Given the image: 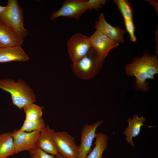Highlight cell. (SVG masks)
<instances>
[{
    "mask_svg": "<svg viewBox=\"0 0 158 158\" xmlns=\"http://www.w3.org/2000/svg\"><path fill=\"white\" fill-rule=\"evenodd\" d=\"M126 74L135 78V89L138 91L148 92V79L153 80L158 73V59L157 55L145 53L141 57H134L125 67Z\"/></svg>",
    "mask_w": 158,
    "mask_h": 158,
    "instance_id": "cell-1",
    "label": "cell"
},
{
    "mask_svg": "<svg viewBox=\"0 0 158 158\" xmlns=\"http://www.w3.org/2000/svg\"><path fill=\"white\" fill-rule=\"evenodd\" d=\"M0 88L10 93L13 103L20 109L36 101L32 90L21 79L16 82L8 78L0 79Z\"/></svg>",
    "mask_w": 158,
    "mask_h": 158,
    "instance_id": "cell-2",
    "label": "cell"
},
{
    "mask_svg": "<svg viewBox=\"0 0 158 158\" xmlns=\"http://www.w3.org/2000/svg\"><path fill=\"white\" fill-rule=\"evenodd\" d=\"M105 59L92 47L87 54L72 64V71L80 78L86 80L91 79L102 68Z\"/></svg>",
    "mask_w": 158,
    "mask_h": 158,
    "instance_id": "cell-3",
    "label": "cell"
},
{
    "mask_svg": "<svg viewBox=\"0 0 158 158\" xmlns=\"http://www.w3.org/2000/svg\"><path fill=\"white\" fill-rule=\"evenodd\" d=\"M7 9L0 13V21L14 30L22 39L28 34L23 26V11L16 0H9Z\"/></svg>",
    "mask_w": 158,
    "mask_h": 158,
    "instance_id": "cell-4",
    "label": "cell"
},
{
    "mask_svg": "<svg viewBox=\"0 0 158 158\" xmlns=\"http://www.w3.org/2000/svg\"><path fill=\"white\" fill-rule=\"evenodd\" d=\"M68 51L73 64L87 54L92 47L89 37L80 33L73 35L67 42Z\"/></svg>",
    "mask_w": 158,
    "mask_h": 158,
    "instance_id": "cell-5",
    "label": "cell"
},
{
    "mask_svg": "<svg viewBox=\"0 0 158 158\" xmlns=\"http://www.w3.org/2000/svg\"><path fill=\"white\" fill-rule=\"evenodd\" d=\"M54 137L59 154L66 158H77L79 146L73 137L66 132H55Z\"/></svg>",
    "mask_w": 158,
    "mask_h": 158,
    "instance_id": "cell-6",
    "label": "cell"
},
{
    "mask_svg": "<svg viewBox=\"0 0 158 158\" xmlns=\"http://www.w3.org/2000/svg\"><path fill=\"white\" fill-rule=\"evenodd\" d=\"M40 132L39 130L30 132H18L16 129L12 132L15 154L25 151L30 152L37 147Z\"/></svg>",
    "mask_w": 158,
    "mask_h": 158,
    "instance_id": "cell-7",
    "label": "cell"
},
{
    "mask_svg": "<svg viewBox=\"0 0 158 158\" xmlns=\"http://www.w3.org/2000/svg\"><path fill=\"white\" fill-rule=\"evenodd\" d=\"M86 1L68 0L63 1L61 7L57 11L52 13L50 19L54 20L60 16L75 18L78 20L87 10Z\"/></svg>",
    "mask_w": 158,
    "mask_h": 158,
    "instance_id": "cell-8",
    "label": "cell"
},
{
    "mask_svg": "<svg viewBox=\"0 0 158 158\" xmlns=\"http://www.w3.org/2000/svg\"><path fill=\"white\" fill-rule=\"evenodd\" d=\"M104 120L97 121L92 125L86 124L81 131L80 145L79 146L77 158H85L91 151L92 142L95 138L97 128Z\"/></svg>",
    "mask_w": 158,
    "mask_h": 158,
    "instance_id": "cell-9",
    "label": "cell"
},
{
    "mask_svg": "<svg viewBox=\"0 0 158 158\" xmlns=\"http://www.w3.org/2000/svg\"><path fill=\"white\" fill-rule=\"evenodd\" d=\"M95 28L113 41L118 43L124 42L125 30L118 26L114 27L109 24L103 13L100 14L98 20L96 21Z\"/></svg>",
    "mask_w": 158,
    "mask_h": 158,
    "instance_id": "cell-10",
    "label": "cell"
},
{
    "mask_svg": "<svg viewBox=\"0 0 158 158\" xmlns=\"http://www.w3.org/2000/svg\"><path fill=\"white\" fill-rule=\"evenodd\" d=\"M89 38L92 47L104 58L112 49L119 46L118 43L113 41L98 30Z\"/></svg>",
    "mask_w": 158,
    "mask_h": 158,
    "instance_id": "cell-11",
    "label": "cell"
},
{
    "mask_svg": "<svg viewBox=\"0 0 158 158\" xmlns=\"http://www.w3.org/2000/svg\"><path fill=\"white\" fill-rule=\"evenodd\" d=\"M55 131L48 124L41 131L37 143V147L45 152L55 156L59 154L57 150L54 135Z\"/></svg>",
    "mask_w": 158,
    "mask_h": 158,
    "instance_id": "cell-12",
    "label": "cell"
},
{
    "mask_svg": "<svg viewBox=\"0 0 158 158\" xmlns=\"http://www.w3.org/2000/svg\"><path fill=\"white\" fill-rule=\"evenodd\" d=\"M29 58L21 46H0V63L13 61H25Z\"/></svg>",
    "mask_w": 158,
    "mask_h": 158,
    "instance_id": "cell-13",
    "label": "cell"
},
{
    "mask_svg": "<svg viewBox=\"0 0 158 158\" xmlns=\"http://www.w3.org/2000/svg\"><path fill=\"white\" fill-rule=\"evenodd\" d=\"M23 39L20 37L12 29L0 21V46H21Z\"/></svg>",
    "mask_w": 158,
    "mask_h": 158,
    "instance_id": "cell-14",
    "label": "cell"
},
{
    "mask_svg": "<svg viewBox=\"0 0 158 158\" xmlns=\"http://www.w3.org/2000/svg\"><path fill=\"white\" fill-rule=\"evenodd\" d=\"M146 121L145 118L143 116L139 117L138 114L135 115L132 119L130 117L128 118L127 121L129 125L123 133L126 136V141L130 143L131 146H133L135 145L132 140V138L139 135L141 127L144 125L143 122Z\"/></svg>",
    "mask_w": 158,
    "mask_h": 158,
    "instance_id": "cell-15",
    "label": "cell"
},
{
    "mask_svg": "<svg viewBox=\"0 0 158 158\" xmlns=\"http://www.w3.org/2000/svg\"><path fill=\"white\" fill-rule=\"evenodd\" d=\"M15 154L12 132L0 133V158H7Z\"/></svg>",
    "mask_w": 158,
    "mask_h": 158,
    "instance_id": "cell-16",
    "label": "cell"
},
{
    "mask_svg": "<svg viewBox=\"0 0 158 158\" xmlns=\"http://www.w3.org/2000/svg\"><path fill=\"white\" fill-rule=\"evenodd\" d=\"M95 146L85 158H102L104 151L107 148L108 136L101 133H96Z\"/></svg>",
    "mask_w": 158,
    "mask_h": 158,
    "instance_id": "cell-17",
    "label": "cell"
},
{
    "mask_svg": "<svg viewBox=\"0 0 158 158\" xmlns=\"http://www.w3.org/2000/svg\"><path fill=\"white\" fill-rule=\"evenodd\" d=\"M43 108V107H40L34 103L26 106L23 108L25 114V120L32 121L40 119L42 118Z\"/></svg>",
    "mask_w": 158,
    "mask_h": 158,
    "instance_id": "cell-18",
    "label": "cell"
},
{
    "mask_svg": "<svg viewBox=\"0 0 158 158\" xmlns=\"http://www.w3.org/2000/svg\"><path fill=\"white\" fill-rule=\"evenodd\" d=\"M44 120L42 118L35 121H28L25 120L21 127L17 129L18 132L24 131L30 132L34 131L39 130L41 131L46 126Z\"/></svg>",
    "mask_w": 158,
    "mask_h": 158,
    "instance_id": "cell-19",
    "label": "cell"
},
{
    "mask_svg": "<svg viewBox=\"0 0 158 158\" xmlns=\"http://www.w3.org/2000/svg\"><path fill=\"white\" fill-rule=\"evenodd\" d=\"M113 1L121 12L124 20L133 19V11L128 0H115Z\"/></svg>",
    "mask_w": 158,
    "mask_h": 158,
    "instance_id": "cell-20",
    "label": "cell"
},
{
    "mask_svg": "<svg viewBox=\"0 0 158 158\" xmlns=\"http://www.w3.org/2000/svg\"><path fill=\"white\" fill-rule=\"evenodd\" d=\"M124 21L126 30L129 35L130 41L136 42L137 38L135 35V25L133 19L124 20Z\"/></svg>",
    "mask_w": 158,
    "mask_h": 158,
    "instance_id": "cell-21",
    "label": "cell"
},
{
    "mask_svg": "<svg viewBox=\"0 0 158 158\" xmlns=\"http://www.w3.org/2000/svg\"><path fill=\"white\" fill-rule=\"evenodd\" d=\"M30 152V158H55V156L48 154L38 147Z\"/></svg>",
    "mask_w": 158,
    "mask_h": 158,
    "instance_id": "cell-22",
    "label": "cell"
},
{
    "mask_svg": "<svg viewBox=\"0 0 158 158\" xmlns=\"http://www.w3.org/2000/svg\"><path fill=\"white\" fill-rule=\"evenodd\" d=\"M106 2V0H88L86 1V4L88 9L98 10L102 8Z\"/></svg>",
    "mask_w": 158,
    "mask_h": 158,
    "instance_id": "cell-23",
    "label": "cell"
},
{
    "mask_svg": "<svg viewBox=\"0 0 158 158\" xmlns=\"http://www.w3.org/2000/svg\"><path fill=\"white\" fill-rule=\"evenodd\" d=\"M7 8V7L6 6H0V13L4 11Z\"/></svg>",
    "mask_w": 158,
    "mask_h": 158,
    "instance_id": "cell-24",
    "label": "cell"
},
{
    "mask_svg": "<svg viewBox=\"0 0 158 158\" xmlns=\"http://www.w3.org/2000/svg\"><path fill=\"white\" fill-rule=\"evenodd\" d=\"M55 158H66L62 156L60 154H59L57 156L55 157Z\"/></svg>",
    "mask_w": 158,
    "mask_h": 158,
    "instance_id": "cell-25",
    "label": "cell"
}]
</instances>
